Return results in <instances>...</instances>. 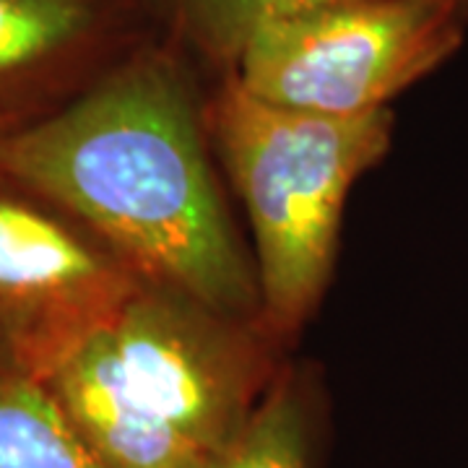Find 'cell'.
<instances>
[{
	"mask_svg": "<svg viewBox=\"0 0 468 468\" xmlns=\"http://www.w3.org/2000/svg\"><path fill=\"white\" fill-rule=\"evenodd\" d=\"M180 32L208 58L232 68L255 29L276 18L304 14L344 0H165ZM468 16V0H442Z\"/></svg>",
	"mask_w": 468,
	"mask_h": 468,
	"instance_id": "cell-9",
	"label": "cell"
},
{
	"mask_svg": "<svg viewBox=\"0 0 468 468\" xmlns=\"http://www.w3.org/2000/svg\"><path fill=\"white\" fill-rule=\"evenodd\" d=\"M214 128L250 214L263 315L289 334L328 284L346 198L390 149L393 112H297L252 97L227 73Z\"/></svg>",
	"mask_w": 468,
	"mask_h": 468,
	"instance_id": "cell-2",
	"label": "cell"
},
{
	"mask_svg": "<svg viewBox=\"0 0 468 468\" xmlns=\"http://www.w3.org/2000/svg\"><path fill=\"white\" fill-rule=\"evenodd\" d=\"M120 369L159 417L217 455L245 430L268 385L232 318L144 284L107 328Z\"/></svg>",
	"mask_w": 468,
	"mask_h": 468,
	"instance_id": "cell-5",
	"label": "cell"
},
{
	"mask_svg": "<svg viewBox=\"0 0 468 468\" xmlns=\"http://www.w3.org/2000/svg\"><path fill=\"white\" fill-rule=\"evenodd\" d=\"M0 175L97 234L144 284L232 320L261 300L169 48H138L52 115L0 135Z\"/></svg>",
	"mask_w": 468,
	"mask_h": 468,
	"instance_id": "cell-1",
	"label": "cell"
},
{
	"mask_svg": "<svg viewBox=\"0 0 468 468\" xmlns=\"http://www.w3.org/2000/svg\"><path fill=\"white\" fill-rule=\"evenodd\" d=\"M141 0H0V104L8 97L107 73L131 52L125 42ZM14 110V107H11Z\"/></svg>",
	"mask_w": 468,
	"mask_h": 468,
	"instance_id": "cell-6",
	"label": "cell"
},
{
	"mask_svg": "<svg viewBox=\"0 0 468 468\" xmlns=\"http://www.w3.org/2000/svg\"><path fill=\"white\" fill-rule=\"evenodd\" d=\"M104 468H206L203 452L125 380L107 328L45 380Z\"/></svg>",
	"mask_w": 468,
	"mask_h": 468,
	"instance_id": "cell-7",
	"label": "cell"
},
{
	"mask_svg": "<svg viewBox=\"0 0 468 468\" xmlns=\"http://www.w3.org/2000/svg\"><path fill=\"white\" fill-rule=\"evenodd\" d=\"M0 468H104L45 380L0 365Z\"/></svg>",
	"mask_w": 468,
	"mask_h": 468,
	"instance_id": "cell-8",
	"label": "cell"
},
{
	"mask_svg": "<svg viewBox=\"0 0 468 468\" xmlns=\"http://www.w3.org/2000/svg\"><path fill=\"white\" fill-rule=\"evenodd\" d=\"M307 414L289 380H282L266 390L245 430L206 468H307Z\"/></svg>",
	"mask_w": 468,
	"mask_h": 468,
	"instance_id": "cell-10",
	"label": "cell"
},
{
	"mask_svg": "<svg viewBox=\"0 0 468 468\" xmlns=\"http://www.w3.org/2000/svg\"><path fill=\"white\" fill-rule=\"evenodd\" d=\"M141 286L97 234L0 175V365L48 380Z\"/></svg>",
	"mask_w": 468,
	"mask_h": 468,
	"instance_id": "cell-4",
	"label": "cell"
},
{
	"mask_svg": "<svg viewBox=\"0 0 468 468\" xmlns=\"http://www.w3.org/2000/svg\"><path fill=\"white\" fill-rule=\"evenodd\" d=\"M14 125H18L16 110H11V107H3V104H0V135L8 133Z\"/></svg>",
	"mask_w": 468,
	"mask_h": 468,
	"instance_id": "cell-11",
	"label": "cell"
},
{
	"mask_svg": "<svg viewBox=\"0 0 468 468\" xmlns=\"http://www.w3.org/2000/svg\"><path fill=\"white\" fill-rule=\"evenodd\" d=\"M466 27V14L442 0H344L263 24L229 76L276 107L372 115L448 63Z\"/></svg>",
	"mask_w": 468,
	"mask_h": 468,
	"instance_id": "cell-3",
	"label": "cell"
}]
</instances>
